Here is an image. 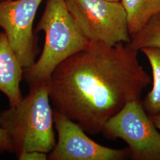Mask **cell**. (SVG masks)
I'll list each match as a JSON object with an SVG mask.
<instances>
[{
    "mask_svg": "<svg viewBox=\"0 0 160 160\" xmlns=\"http://www.w3.org/2000/svg\"><path fill=\"white\" fill-rule=\"evenodd\" d=\"M58 141L48 154L50 160H123L130 158L128 148L113 149L96 142L74 121L53 110Z\"/></svg>",
    "mask_w": 160,
    "mask_h": 160,
    "instance_id": "7",
    "label": "cell"
},
{
    "mask_svg": "<svg viewBox=\"0 0 160 160\" xmlns=\"http://www.w3.org/2000/svg\"><path fill=\"white\" fill-rule=\"evenodd\" d=\"M151 78L138 52L120 43L90 42L60 63L47 81L53 110L77 123L87 133L106 123L129 102L141 101Z\"/></svg>",
    "mask_w": 160,
    "mask_h": 160,
    "instance_id": "1",
    "label": "cell"
},
{
    "mask_svg": "<svg viewBox=\"0 0 160 160\" xmlns=\"http://www.w3.org/2000/svg\"><path fill=\"white\" fill-rule=\"evenodd\" d=\"M82 33L90 42L111 46L131 40L126 12L120 1L65 0Z\"/></svg>",
    "mask_w": 160,
    "mask_h": 160,
    "instance_id": "4",
    "label": "cell"
},
{
    "mask_svg": "<svg viewBox=\"0 0 160 160\" xmlns=\"http://www.w3.org/2000/svg\"><path fill=\"white\" fill-rule=\"evenodd\" d=\"M40 31L45 34L43 51L38 60L23 72L29 86L48 81L60 63L90 43L77 25L65 0H47L35 30L36 33Z\"/></svg>",
    "mask_w": 160,
    "mask_h": 160,
    "instance_id": "3",
    "label": "cell"
},
{
    "mask_svg": "<svg viewBox=\"0 0 160 160\" xmlns=\"http://www.w3.org/2000/svg\"><path fill=\"white\" fill-rule=\"evenodd\" d=\"M149 117L154 123L155 127L160 130V113L153 116H149Z\"/></svg>",
    "mask_w": 160,
    "mask_h": 160,
    "instance_id": "14",
    "label": "cell"
},
{
    "mask_svg": "<svg viewBox=\"0 0 160 160\" xmlns=\"http://www.w3.org/2000/svg\"><path fill=\"white\" fill-rule=\"evenodd\" d=\"M108 139L119 138L128 145L134 160H160V133L141 101L127 103L104 125Z\"/></svg>",
    "mask_w": 160,
    "mask_h": 160,
    "instance_id": "5",
    "label": "cell"
},
{
    "mask_svg": "<svg viewBox=\"0 0 160 160\" xmlns=\"http://www.w3.org/2000/svg\"><path fill=\"white\" fill-rule=\"evenodd\" d=\"M126 12L128 31L135 34L160 12V0H120Z\"/></svg>",
    "mask_w": 160,
    "mask_h": 160,
    "instance_id": "9",
    "label": "cell"
},
{
    "mask_svg": "<svg viewBox=\"0 0 160 160\" xmlns=\"http://www.w3.org/2000/svg\"><path fill=\"white\" fill-rule=\"evenodd\" d=\"M126 45L137 52L145 48H160V12L152 17L141 30L132 34L130 42Z\"/></svg>",
    "mask_w": 160,
    "mask_h": 160,
    "instance_id": "11",
    "label": "cell"
},
{
    "mask_svg": "<svg viewBox=\"0 0 160 160\" xmlns=\"http://www.w3.org/2000/svg\"><path fill=\"white\" fill-rule=\"evenodd\" d=\"M8 1V0H0V1Z\"/></svg>",
    "mask_w": 160,
    "mask_h": 160,
    "instance_id": "16",
    "label": "cell"
},
{
    "mask_svg": "<svg viewBox=\"0 0 160 160\" xmlns=\"http://www.w3.org/2000/svg\"><path fill=\"white\" fill-rule=\"evenodd\" d=\"M147 57L151 67L153 86L142 102L149 116L160 113V48H145L141 50Z\"/></svg>",
    "mask_w": 160,
    "mask_h": 160,
    "instance_id": "10",
    "label": "cell"
},
{
    "mask_svg": "<svg viewBox=\"0 0 160 160\" xmlns=\"http://www.w3.org/2000/svg\"><path fill=\"white\" fill-rule=\"evenodd\" d=\"M23 72L6 33L0 31V92L5 94L10 106H16L23 99L20 83Z\"/></svg>",
    "mask_w": 160,
    "mask_h": 160,
    "instance_id": "8",
    "label": "cell"
},
{
    "mask_svg": "<svg viewBox=\"0 0 160 160\" xmlns=\"http://www.w3.org/2000/svg\"><path fill=\"white\" fill-rule=\"evenodd\" d=\"M29 87L19 104L0 112V127L7 132L17 156L30 151L49 154L57 142L47 81Z\"/></svg>",
    "mask_w": 160,
    "mask_h": 160,
    "instance_id": "2",
    "label": "cell"
},
{
    "mask_svg": "<svg viewBox=\"0 0 160 160\" xmlns=\"http://www.w3.org/2000/svg\"><path fill=\"white\" fill-rule=\"evenodd\" d=\"M4 152H14L11 140L7 132L0 127V153Z\"/></svg>",
    "mask_w": 160,
    "mask_h": 160,
    "instance_id": "12",
    "label": "cell"
},
{
    "mask_svg": "<svg viewBox=\"0 0 160 160\" xmlns=\"http://www.w3.org/2000/svg\"><path fill=\"white\" fill-rule=\"evenodd\" d=\"M42 1H0V28L6 33L24 69L29 68L35 63L39 52L33 26Z\"/></svg>",
    "mask_w": 160,
    "mask_h": 160,
    "instance_id": "6",
    "label": "cell"
},
{
    "mask_svg": "<svg viewBox=\"0 0 160 160\" xmlns=\"http://www.w3.org/2000/svg\"><path fill=\"white\" fill-rule=\"evenodd\" d=\"M109 1H120V0H109Z\"/></svg>",
    "mask_w": 160,
    "mask_h": 160,
    "instance_id": "15",
    "label": "cell"
},
{
    "mask_svg": "<svg viewBox=\"0 0 160 160\" xmlns=\"http://www.w3.org/2000/svg\"><path fill=\"white\" fill-rule=\"evenodd\" d=\"M19 160H48V154L38 151H26L17 156Z\"/></svg>",
    "mask_w": 160,
    "mask_h": 160,
    "instance_id": "13",
    "label": "cell"
}]
</instances>
